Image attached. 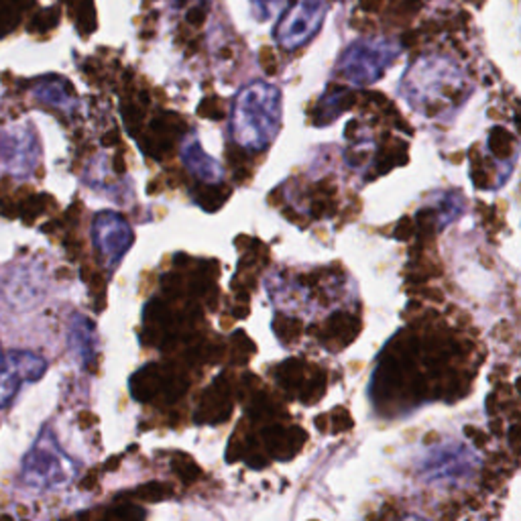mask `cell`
Here are the masks:
<instances>
[{
	"label": "cell",
	"instance_id": "1",
	"mask_svg": "<svg viewBox=\"0 0 521 521\" xmlns=\"http://www.w3.org/2000/svg\"><path fill=\"white\" fill-rule=\"evenodd\" d=\"M399 92L416 113L442 116L454 113L470 96L473 84L456 59L448 56H422L401 78Z\"/></svg>",
	"mask_w": 521,
	"mask_h": 521
},
{
	"label": "cell",
	"instance_id": "2",
	"mask_svg": "<svg viewBox=\"0 0 521 521\" xmlns=\"http://www.w3.org/2000/svg\"><path fill=\"white\" fill-rule=\"evenodd\" d=\"M282 90L254 80L240 88L230 108V137L247 151H265L275 141L282 127Z\"/></svg>",
	"mask_w": 521,
	"mask_h": 521
},
{
	"label": "cell",
	"instance_id": "3",
	"mask_svg": "<svg viewBox=\"0 0 521 521\" xmlns=\"http://www.w3.org/2000/svg\"><path fill=\"white\" fill-rule=\"evenodd\" d=\"M401 53V47L391 39H356L336 63V73L352 86H371L383 78Z\"/></svg>",
	"mask_w": 521,
	"mask_h": 521
},
{
	"label": "cell",
	"instance_id": "4",
	"mask_svg": "<svg viewBox=\"0 0 521 521\" xmlns=\"http://www.w3.org/2000/svg\"><path fill=\"white\" fill-rule=\"evenodd\" d=\"M76 477V465L59 448L51 428H45L23 460V480L31 489H56Z\"/></svg>",
	"mask_w": 521,
	"mask_h": 521
},
{
	"label": "cell",
	"instance_id": "5",
	"mask_svg": "<svg viewBox=\"0 0 521 521\" xmlns=\"http://www.w3.org/2000/svg\"><path fill=\"white\" fill-rule=\"evenodd\" d=\"M480 466L479 454L465 444L448 442L428 450L418 463L420 479L430 485H460L473 479Z\"/></svg>",
	"mask_w": 521,
	"mask_h": 521
},
{
	"label": "cell",
	"instance_id": "6",
	"mask_svg": "<svg viewBox=\"0 0 521 521\" xmlns=\"http://www.w3.org/2000/svg\"><path fill=\"white\" fill-rule=\"evenodd\" d=\"M328 4L326 0H296L282 14L277 27L273 31L275 41L285 51H296L318 35L322 29Z\"/></svg>",
	"mask_w": 521,
	"mask_h": 521
},
{
	"label": "cell",
	"instance_id": "7",
	"mask_svg": "<svg viewBox=\"0 0 521 521\" xmlns=\"http://www.w3.org/2000/svg\"><path fill=\"white\" fill-rule=\"evenodd\" d=\"M94 247L106 267L116 269L133 244V228L116 212H100L92 225Z\"/></svg>",
	"mask_w": 521,
	"mask_h": 521
},
{
	"label": "cell",
	"instance_id": "8",
	"mask_svg": "<svg viewBox=\"0 0 521 521\" xmlns=\"http://www.w3.org/2000/svg\"><path fill=\"white\" fill-rule=\"evenodd\" d=\"M47 371V361L29 351H11L0 361V409L9 408L23 383L39 381Z\"/></svg>",
	"mask_w": 521,
	"mask_h": 521
},
{
	"label": "cell",
	"instance_id": "9",
	"mask_svg": "<svg viewBox=\"0 0 521 521\" xmlns=\"http://www.w3.org/2000/svg\"><path fill=\"white\" fill-rule=\"evenodd\" d=\"M182 159L183 165L192 171L197 180H202V182L216 183L225 177L222 165H220L216 159H212V157L202 149V145L197 141V137H190V139L183 141Z\"/></svg>",
	"mask_w": 521,
	"mask_h": 521
},
{
	"label": "cell",
	"instance_id": "10",
	"mask_svg": "<svg viewBox=\"0 0 521 521\" xmlns=\"http://www.w3.org/2000/svg\"><path fill=\"white\" fill-rule=\"evenodd\" d=\"M70 344L71 351L76 352L78 358L88 361L92 356V351H94V328L84 316H76L71 320Z\"/></svg>",
	"mask_w": 521,
	"mask_h": 521
},
{
	"label": "cell",
	"instance_id": "11",
	"mask_svg": "<svg viewBox=\"0 0 521 521\" xmlns=\"http://www.w3.org/2000/svg\"><path fill=\"white\" fill-rule=\"evenodd\" d=\"M249 2L253 6V13L257 21H269L273 14L282 9L283 0H249Z\"/></svg>",
	"mask_w": 521,
	"mask_h": 521
},
{
	"label": "cell",
	"instance_id": "12",
	"mask_svg": "<svg viewBox=\"0 0 521 521\" xmlns=\"http://www.w3.org/2000/svg\"><path fill=\"white\" fill-rule=\"evenodd\" d=\"M406 521H430V520H423V517H416V515H411V517H408Z\"/></svg>",
	"mask_w": 521,
	"mask_h": 521
},
{
	"label": "cell",
	"instance_id": "13",
	"mask_svg": "<svg viewBox=\"0 0 521 521\" xmlns=\"http://www.w3.org/2000/svg\"><path fill=\"white\" fill-rule=\"evenodd\" d=\"M0 361H2V352H0Z\"/></svg>",
	"mask_w": 521,
	"mask_h": 521
}]
</instances>
